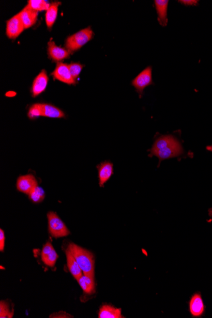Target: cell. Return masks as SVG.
Wrapping results in <instances>:
<instances>
[{"label": "cell", "instance_id": "cell-23", "mask_svg": "<svg viewBox=\"0 0 212 318\" xmlns=\"http://www.w3.org/2000/svg\"><path fill=\"white\" fill-rule=\"evenodd\" d=\"M30 200L35 204L42 202L45 197L44 190L38 186L29 194Z\"/></svg>", "mask_w": 212, "mask_h": 318}, {"label": "cell", "instance_id": "cell-18", "mask_svg": "<svg viewBox=\"0 0 212 318\" xmlns=\"http://www.w3.org/2000/svg\"><path fill=\"white\" fill-rule=\"evenodd\" d=\"M83 292L87 294H92L95 292V284L94 276L89 274H83V276L77 280Z\"/></svg>", "mask_w": 212, "mask_h": 318}, {"label": "cell", "instance_id": "cell-21", "mask_svg": "<svg viewBox=\"0 0 212 318\" xmlns=\"http://www.w3.org/2000/svg\"><path fill=\"white\" fill-rule=\"evenodd\" d=\"M99 318H121V309L116 308L111 305H105L101 307L99 313Z\"/></svg>", "mask_w": 212, "mask_h": 318}, {"label": "cell", "instance_id": "cell-11", "mask_svg": "<svg viewBox=\"0 0 212 318\" xmlns=\"http://www.w3.org/2000/svg\"><path fill=\"white\" fill-rule=\"evenodd\" d=\"M42 260L46 266L54 267L58 258V255L52 243L47 242L43 247Z\"/></svg>", "mask_w": 212, "mask_h": 318}, {"label": "cell", "instance_id": "cell-30", "mask_svg": "<svg viewBox=\"0 0 212 318\" xmlns=\"http://www.w3.org/2000/svg\"><path fill=\"white\" fill-rule=\"evenodd\" d=\"M207 149L208 151H212V145H210V146H207Z\"/></svg>", "mask_w": 212, "mask_h": 318}, {"label": "cell", "instance_id": "cell-15", "mask_svg": "<svg viewBox=\"0 0 212 318\" xmlns=\"http://www.w3.org/2000/svg\"><path fill=\"white\" fill-rule=\"evenodd\" d=\"M65 252H66L67 265H68L69 272L77 281L83 276L82 270H81L80 267L77 264L76 259H75L72 254L71 253V252L69 251L68 248H67Z\"/></svg>", "mask_w": 212, "mask_h": 318}, {"label": "cell", "instance_id": "cell-14", "mask_svg": "<svg viewBox=\"0 0 212 318\" xmlns=\"http://www.w3.org/2000/svg\"><path fill=\"white\" fill-rule=\"evenodd\" d=\"M189 309L191 315L194 317H199L203 315L205 311V305L199 293H196L191 298L189 303Z\"/></svg>", "mask_w": 212, "mask_h": 318}, {"label": "cell", "instance_id": "cell-20", "mask_svg": "<svg viewBox=\"0 0 212 318\" xmlns=\"http://www.w3.org/2000/svg\"><path fill=\"white\" fill-rule=\"evenodd\" d=\"M61 4V2H53V3H50V7L46 11L45 21L49 30L52 28L53 26L56 21L57 17H58L59 7Z\"/></svg>", "mask_w": 212, "mask_h": 318}, {"label": "cell", "instance_id": "cell-1", "mask_svg": "<svg viewBox=\"0 0 212 318\" xmlns=\"http://www.w3.org/2000/svg\"><path fill=\"white\" fill-rule=\"evenodd\" d=\"M84 274L94 276L95 260L93 254L76 244L71 243L68 247Z\"/></svg>", "mask_w": 212, "mask_h": 318}, {"label": "cell", "instance_id": "cell-5", "mask_svg": "<svg viewBox=\"0 0 212 318\" xmlns=\"http://www.w3.org/2000/svg\"><path fill=\"white\" fill-rule=\"evenodd\" d=\"M152 83L151 67H146L132 81V85L136 88L140 97H142L144 90Z\"/></svg>", "mask_w": 212, "mask_h": 318}, {"label": "cell", "instance_id": "cell-24", "mask_svg": "<svg viewBox=\"0 0 212 318\" xmlns=\"http://www.w3.org/2000/svg\"><path fill=\"white\" fill-rule=\"evenodd\" d=\"M14 316V310L10 309L9 303L6 301L0 302V318H11Z\"/></svg>", "mask_w": 212, "mask_h": 318}, {"label": "cell", "instance_id": "cell-12", "mask_svg": "<svg viewBox=\"0 0 212 318\" xmlns=\"http://www.w3.org/2000/svg\"><path fill=\"white\" fill-rule=\"evenodd\" d=\"M99 173V186L104 185L110 179L113 174V164L110 161H104L97 166Z\"/></svg>", "mask_w": 212, "mask_h": 318}, {"label": "cell", "instance_id": "cell-19", "mask_svg": "<svg viewBox=\"0 0 212 318\" xmlns=\"http://www.w3.org/2000/svg\"><path fill=\"white\" fill-rule=\"evenodd\" d=\"M178 141L173 135H162L155 141L152 148L149 150L150 152H153L160 149L165 148L169 145L174 144V143Z\"/></svg>", "mask_w": 212, "mask_h": 318}, {"label": "cell", "instance_id": "cell-16", "mask_svg": "<svg viewBox=\"0 0 212 318\" xmlns=\"http://www.w3.org/2000/svg\"><path fill=\"white\" fill-rule=\"evenodd\" d=\"M168 0H155L154 1L158 16V21L160 25L164 27L167 26L168 23L167 9H168Z\"/></svg>", "mask_w": 212, "mask_h": 318}, {"label": "cell", "instance_id": "cell-22", "mask_svg": "<svg viewBox=\"0 0 212 318\" xmlns=\"http://www.w3.org/2000/svg\"><path fill=\"white\" fill-rule=\"evenodd\" d=\"M50 3L45 0H30L28 1V5L32 10L36 12H42L47 10Z\"/></svg>", "mask_w": 212, "mask_h": 318}, {"label": "cell", "instance_id": "cell-26", "mask_svg": "<svg viewBox=\"0 0 212 318\" xmlns=\"http://www.w3.org/2000/svg\"><path fill=\"white\" fill-rule=\"evenodd\" d=\"M69 70L73 79L76 80L80 75L81 71H82L83 65L81 64L77 63H72L69 64Z\"/></svg>", "mask_w": 212, "mask_h": 318}, {"label": "cell", "instance_id": "cell-2", "mask_svg": "<svg viewBox=\"0 0 212 318\" xmlns=\"http://www.w3.org/2000/svg\"><path fill=\"white\" fill-rule=\"evenodd\" d=\"M93 31L91 27H89L69 36L66 39L65 45L69 52H75L90 42L93 38Z\"/></svg>", "mask_w": 212, "mask_h": 318}, {"label": "cell", "instance_id": "cell-6", "mask_svg": "<svg viewBox=\"0 0 212 318\" xmlns=\"http://www.w3.org/2000/svg\"><path fill=\"white\" fill-rule=\"evenodd\" d=\"M24 30H25V28L22 23L19 13L10 18L7 22L6 34H7L8 38L10 39L15 40L20 35Z\"/></svg>", "mask_w": 212, "mask_h": 318}, {"label": "cell", "instance_id": "cell-9", "mask_svg": "<svg viewBox=\"0 0 212 318\" xmlns=\"http://www.w3.org/2000/svg\"><path fill=\"white\" fill-rule=\"evenodd\" d=\"M48 77L45 70H42L34 79L31 88V94L33 97H37L46 90Z\"/></svg>", "mask_w": 212, "mask_h": 318}, {"label": "cell", "instance_id": "cell-3", "mask_svg": "<svg viewBox=\"0 0 212 318\" xmlns=\"http://www.w3.org/2000/svg\"><path fill=\"white\" fill-rule=\"evenodd\" d=\"M47 218L49 233L52 237L59 238L70 235L68 227L56 212H48Z\"/></svg>", "mask_w": 212, "mask_h": 318}, {"label": "cell", "instance_id": "cell-29", "mask_svg": "<svg viewBox=\"0 0 212 318\" xmlns=\"http://www.w3.org/2000/svg\"><path fill=\"white\" fill-rule=\"evenodd\" d=\"M209 214L212 218V208H210L209 210Z\"/></svg>", "mask_w": 212, "mask_h": 318}, {"label": "cell", "instance_id": "cell-27", "mask_svg": "<svg viewBox=\"0 0 212 318\" xmlns=\"http://www.w3.org/2000/svg\"><path fill=\"white\" fill-rule=\"evenodd\" d=\"M5 237L3 229H0V251L3 252L5 248Z\"/></svg>", "mask_w": 212, "mask_h": 318}, {"label": "cell", "instance_id": "cell-28", "mask_svg": "<svg viewBox=\"0 0 212 318\" xmlns=\"http://www.w3.org/2000/svg\"><path fill=\"white\" fill-rule=\"evenodd\" d=\"M180 2L186 5H195L197 3V1H181Z\"/></svg>", "mask_w": 212, "mask_h": 318}, {"label": "cell", "instance_id": "cell-10", "mask_svg": "<svg viewBox=\"0 0 212 318\" xmlns=\"http://www.w3.org/2000/svg\"><path fill=\"white\" fill-rule=\"evenodd\" d=\"M71 52L67 48L57 46L54 42L50 40L48 43V53L49 57L56 62L68 59L70 56Z\"/></svg>", "mask_w": 212, "mask_h": 318}, {"label": "cell", "instance_id": "cell-7", "mask_svg": "<svg viewBox=\"0 0 212 318\" xmlns=\"http://www.w3.org/2000/svg\"><path fill=\"white\" fill-rule=\"evenodd\" d=\"M52 75L54 79L68 85H75L76 83V80L73 79L69 70V64H67L59 63Z\"/></svg>", "mask_w": 212, "mask_h": 318}, {"label": "cell", "instance_id": "cell-4", "mask_svg": "<svg viewBox=\"0 0 212 318\" xmlns=\"http://www.w3.org/2000/svg\"><path fill=\"white\" fill-rule=\"evenodd\" d=\"M183 153V148L179 141L176 142L174 144L169 145L165 148L160 149V150L150 152V157H158L159 159V165L161 162L165 159H173V158L178 157Z\"/></svg>", "mask_w": 212, "mask_h": 318}, {"label": "cell", "instance_id": "cell-17", "mask_svg": "<svg viewBox=\"0 0 212 318\" xmlns=\"http://www.w3.org/2000/svg\"><path fill=\"white\" fill-rule=\"evenodd\" d=\"M42 116L50 118H63L65 117L64 112L57 107L48 104H41Z\"/></svg>", "mask_w": 212, "mask_h": 318}, {"label": "cell", "instance_id": "cell-13", "mask_svg": "<svg viewBox=\"0 0 212 318\" xmlns=\"http://www.w3.org/2000/svg\"><path fill=\"white\" fill-rule=\"evenodd\" d=\"M19 14L25 29L31 28L37 21L38 12L30 9L28 5H26Z\"/></svg>", "mask_w": 212, "mask_h": 318}, {"label": "cell", "instance_id": "cell-25", "mask_svg": "<svg viewBox=\"0 0 212 318\" xmlns=\"http://www.w3.org/2000/svg\"><path fill=\"white\" fill-rule=\"evenodd\" d=\"M40 116H42L40 103L34 104L30 106L29 112H28V117L31 120H34V119L38 118Z\"/></svg>", "mask_w": 212, "mask_h": 318}, {"label": "cell", "instance_id": "cell-8", "mask_svg": "<svg viewBox=\"0 0 212 318\" xmlns=\"http://www.w3.org/2000/svg\"><path fill=\"white\" fill-rule=\"evenodd\" d=\"M38 186L35 177L31 174L20 176L17 181V189L19 191L29 195Z\"/></svg>", "mask_w": 212, "mask_h": 318}]
</instances>
